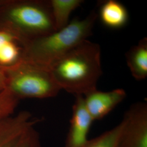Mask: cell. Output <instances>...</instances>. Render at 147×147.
Segmentation results:
<instances>
[{
  "label": "cell",
  "mask_w": 147,
  "mask_h": 147,
  "mask_svg": "<svg viewBox=\"0 0 147 147\" xmlns=\"http://www.w3.org/2000/svg\"><path fill=\"white\" fill-rule=\"evenodd\" d=\"M61 89L83 95L97 89L102 71L100 45L88 39L64 55L49 69Z\"/></svg>",
  "instance_id": "1"
},
{
  "label": "cell",
  "mask_w": 147,
  "mask_h": 147,
  "mask_svg": "<svg viewBox=\"0 0 147 147\" xmlns=\"http://www.w3.org/2000/svg\"><path fill=\"white\" fill-rule=\"evenodd\" d=\"M55 31L50 0H0V31L20 46Z\"/></svg>",
  "instance_id": "2"
},
{
  "label": "cell",
  "mask_w": 147,
  "mask_h": 147,
  "mask_svg": "<svg viewBox=\"0 0 147 147\" xmlns=\"http://www.w3.org/2000/svg\"><path fill=\"white\" fill-rule=\"evenodd\" d=\"M98 17L93 11L83 19L75 18L63 28L21 45V58L50 69L64 55L92 34Z\"/></svg>",
  "instance_id": "3"
},
{
  "label": "cell",
  "mask_w": 147,
  "mask_h": 147,
  "mask_svg": "<svg viewBox=\"0 0 147 147\" xmlns=\"http://www.w3.org/2000/svg\"><path fill=\"white\" fill-rule=\"evenodd\" d=\"M6 88L19 100L47 99L58 94L61 88L49 69L20 58L9 65H1Z\"/></svg>",
  "instance_id": "4"
},
{
  "label": "cell",
  "mask_w": 147,
  "mask_h": 147,
  "mask_svg": "<svg viewBox=\"0 0 147 147\" xmlns=\"http://www.w3.org/2000/svg\"><path fill=\"white\" fill-rule=\"evenodd\" d=\"M118 147H147V104H134L121 121Z\"/></svg>",
  "instance_id": "5"
},
{
  "label": "cell",
  "mask_w": 147,
  "mask_h": 147,
  "mask_svg": "<svg viewBox=\"0 0 147 147\" xmlns=\"http://www.w3.org/2000/svg\"><path fill=\"white\" fill-rule=\"evenodd\" d=\"M40 121L27 111L0 119V147H19L27 132Z\"/></svg>",
  "instance_id": "6"
},
{
  "label": "cell",
  "mask_w": 147,
  "mask_h": 147,
  "mask_svg": "<svg viewBox=\"0 0 147 147\" xmlns=\"http://www.w3.org/2000/svg\"><path fill=\"white\" fill-rule=\"evenodd\" d=\"M73 113L64 147H84L89 140L88 135L93 119L84 105L83 95H76Z\"/></svg>",
  "instance_id": "7"
},
{
  "label": "cell",
  "mask_w": 147,
  "mask_h": 147,
  "mask_svg": "<svg viewBox=\"0 0 147 147\" xmlns=\"http://www.w3.org/2000/svg\"><path fill=\"white\" fill-rule=\"evenodd\" d=\"M123 89L118 88L109 92L95 89L84 96V105L93 119L100 120L108 115L126 98Z\"/></svg>",
  "instance_id": "8"
},
{
  "label": "cell",
  "mask_w": 147,
  "mask_h": 147,
  "mask_svg": "<svg viewBox=\"0 0 147 147\" xmlns=\"http://www.w3.org/2000/svg\"><path fill=\"white\" fill-rule=\"evenodd\" d=\"M99 16L102 24L111 28H121L129 20V14L125 7L116 0L103 2L100 7Z\"/></svg>",
  "instance_id": "9"
},
{
  "label": "cell",
  "mask_w": 147,
  "mask_h": 147,
  "mask_svg": "<svg viewBox=\"0 0 147 147\" xmlns=\"http://www.w3.org/2000/svg\"><path fill=\"white\" fill-rule=\"evenodd\" d=\"M127 65L132 76L140 81L147 77V38L144 37L126 54Z\"/></svg>",
  "instance_id": "10"
},
{
  "label": "cell",
  "mask_w": 147,
  "mask_h": 147,
  "mask_svg": "<svg viewBox=\"0 0 147 147\" xmlns=\"http://www.w3.org/2000/svg\"><path fill=\"white\" fill-rule=\"evenodd\" d=\"M83 0H50L56 31L66 26L71 13L84 3Z\"/></svg>",
  "instance_id": "11"
},
{
  "label": "cell",
  "mask_w": 147,
  "mask_h": 147,
  "mask_svg": "<svg viewBox=\"0 0 147 147\" xmlns=\"http://www.w3.org/2000/svg\"><path fill=\"white\" fill-rule=\"evenodd\" d=\"M121 130V123L99 136L89 140L84 147H118L119 138Z\"/></svg>",
  "instance_id": "12"
},
{
  "label": "cell",
  "mask_w": 147,
  "mask_h": 147,
  "mask_svg": "<svg viewBox=\"0 0 147 147\" xmlns=\"http://www.w3.org/2000/svg\"><path fill=\"white\" fill-rule=\"evenodd\" d=\"M21 46L16 41L6 42L0 48V65H9L21 58Z\"/></svg>",
  "instance_id": "13"
},
{
  "label": "cell",
  "mask_w": 147,
  "mask_h": 147,
  "mask_svg": "<svg viewBox=\"0 0 147 147\" xmlns=\"http://www.w3.org/2000/svg\"><path fill=\"white\" fill-rule=\"evenodd\" d=\"M19 101L8 89L0 93V119L14 114Z\"/></svg>",
  "instance_id": "14"
},
{
  "label": "cell",
  "mask_w": 147,
  "mask_h": 147,
  "mask_svg": "<svg viewBox=\"0 0 147 147\" xmlns=\"http://www.w3.org/2000/svg\"><path fill=\"white\" fill-rule=\"evenodd\" d=\"M19 147H42L40 134L36 126L27 132Z\"/></svg>",
  "instance_id": "15"
},
{
  "label": "cell",
  "mask_w": 147,
  "mask_h": 147,
  "mask_svg": "<svg viewBox=\"0 0 147 147\" xmlns=\"http://www.w3.org/2000/svg\"><path fill=\"white\" fill-rule=\"evenodd\" d=\"M10 41H16V40L11 36L4 32L0 31V48L6 42Z\"/></svg>",
  "instance_id": "16"
},
{
  "label": "cell",
  "mask_w": 147,
  "mask_h": 147,
  "mask_svg": "<svg viewBox=\"0 0 147 147\" xmlns=\"http://www.w3.org/2000/svg\"><path fill=\"white\" fill-rule=\"evenodd\" d=\"M6 89L5 79L1 69L0 68V93Z\"/></svg>",
  "instance_id": "17"
}]
</instances>
